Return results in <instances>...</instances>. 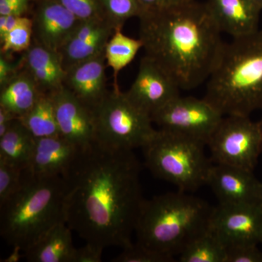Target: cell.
<instances>
[{
    "mask_svg": "<svg viewBox=\"0 0 262 262\" xmlns=\"http://www.w3.org/2000/svg\"><path fill=\"white\" fill-rule=\"evenodd\" d=\"M60 136L82 151L95 143L92 108L86 106L64 85L51 94Z\"/></svg>",
    "mask_w": 262,
    "mask_h": 262,
    "instance_id": "obj_12",
    "label": "cell"
},
{
    "mask_svg": "<svg viewBox=\"0 0 262 262\" xmlns=\"http://www.w3.org/2000/svg\"><path fill=\"white\" fill-rule=\"evenodd\" d=\"M105 63L106 58L103 53L67 70L63 85L92 110L102 101L108 91Z\"/></svg>",
    "mask_w": 262,
    "mask_h": 262,
    "instance_id": "obj_16",
    "label": "cell"
},
{
    "mask_svg": "<svg viewBox=\"0 0 262 262\" xmlns=\"http://www.w3.org/2000/svg\"><path fill=\"white\" fill-rule=\"evenodd\" d=\"M207 146L212 163L253 172L262 154L258 122H253L250 116H224Z\"/></svg>",
    "mask_w": 262,
    "mask_h": 262,
    "instance_id": "obj_8",
    "label": "cell"
},
{
    "mask_svg": "<svg viewBox=\"0 0 262 262\" xmlns=\"http://www.w3.org/2000/svg\"><path fill=\"white\" fill-rule=\"evenodd\" d=\"M75 251L72 229L61 222L24 253L29 262H73Z\"/></svg>",
    "mask_w": 262,
    "mask_h": 262,
    "instance_id": "obj_20",
    "label": "cell"
},
{
    "mask_svg": "<svg viewBox=\"0 0 262 262\" xmlns=\"http://www.w3.org/2000/svg\"><path fill=\"white\" fill-rule=\"evenodd\" d=\"M207 184L211 187L220 205L260 204L261 182L253 171L213 163Z\"/></svg>",
    "mask_w": 262,
    "mask_h": 262,
    "instance_id": "obj_13",
    "label": "cell"
},
{
    "mask_svg": "<svg viewBox=\"0 0 262 262\" xmlns=\"http://www.w3.org/2000/svg\"><path fill=\"white\" fill-rule=\"evenodd\" d=\"M66 185L61 176L40 177L29 168L21 186L0 205V234L10 246L26 251L61 222Z\"/></svg>",
    "mask_w": 262,
    "mask_h": 262,
    "instance_id": "obj_5",
    "label": "cell"
},
{
    "mask_svg": "<svg viewBox=\"0 0 262 262\" xmlns=\"http://www.w3.org/2000/svg\"><path fill=\"white\" fill-rule=\"evenodd\" d=\"M261 244H262V237H261Z\"/></svg>",
    "mask_w": 262,
    "mask_h": 262,
    "instance_id": "obj_42",
    "label": "cell"
},
{
    "mask_svg": "<svg viewBox=\"0 0 262 262\" xmlns=\"http://www.w3.org/2000/svg\"><path fill=\"white\" fill-rule=\"evenodd\" d=\"M106 18L116 29H122L128 19L139 17L141 8L137 0H101Z\"/></svg>",
    "mask_w": 262,
    "mask_h": 262,
    "instance_id": "obj_26",
    "label": "cell"
},
{
    "mask_svg": "<svg viewBox=\"0 0 262 262\" xmlns=\"http://www.w3.org/2000/svg\"><path fill=\"white\" fill-rule=\"evenodd\" d=\"M253 3H256V5L259 7L262 10V0H252Z\"/></svg>",
    "mask_w": 262,
    "mask_h": 262,
    "instance_id": "obj_39",
    "label": "cell"
},
{
    "mask_svg": "<svg viewBox=\"0 0 262 262\" xmlns=\"http://www.w3.org/2000/svg\"><path fill=\"white\" fill-rule=\"evenodd\" d=\"M22 249L18 246L13 247V251L10 253V256L3 260V262H18L20 261V258L24 257V253L21 255ZM24 252V251H23Z\"/></svg>",
    "mask_w": 262,
    "mask_h": 262,
    "instance_id": "obj_38",
    "label": "cell"
},
{
    "mask_svg": "<svg viewBox=\"0 0 262 262\" xmlns=\"http://www.w3.org/2000/svg\"><path fill=\"white\" fill-rule=\"evenodd\" d=\"M205 3L222 33L237 38L258 30L261 9L252 0H207Z\"/></svg>",
    "mask_w": 262,
    "mask_h": 262,
    "instance_id": "obj_17",
    "label": "cell"
},
{
    "mask_svg": "<svg viewBox=\"0 0 262 262\" xmlns=\"http://www.w3.org/2000/svg\"><path fill=\"white\" fill-rule=\"evenodd\" d=\"M32 19L34 42L58 53L80 22L58 0H39Z\"/></svg>",
    "mask_w": 262,
    "mask_h": 262,
    "instance_id": "obj_15",
    "label": "cell"
},
{
    "mask_svg": "<svg viewBox=\"0 0 262 262\" xmlns=\"http://www.w3.org/2000/svg\"><path fill=\"white\" fill-rule=\"evenodd\" d=\"M210 229L226 248L261 244L262 206L219 204L212 215Z\"/></svg>",
    "mask_w": 262,
    "mask_h": 262,
    "instance_id": "obj_10",
    "label": "cell"
},
{
    "mask_svg": "<svg viewBox=\"0 0 262 262\" xmlns=\"http://www.w3.org/2000/svg\"><path fill=\"white\" fill-rule=\"evenodd\" d=\"M223 117L205 98L179 96L151 117L159 129L192 138L207 145Z\"/></svg>",
    "mask_w": 262,
    "mask_h": 262,
    "instance_id": "obj_9",
    "label": "cell"
},
{
    "mask_svg": "<svg viewBox=\"0 0 262 262\" xmlns=\"http://www.w3.org/2000/svg\"><path fill=\"white\" fill-rule=\"evenodd\" d=\"M33 24L13 29L0 39L1 55L7 56L11 53H24L32 44Z\"/></svg>",
    "mask_w": 262,
    "mask_h": 262,
    "instance_id": "obj_27",
    "label": "cell"
},
{
    "mask_svg": "<svg viewBox=\"0 0 262 262\" xmlns=\"http://www.w3.org/2000/svg\"><path fill=\"white\" fill-rule=\"evenodd\" d=\"M138 18L145 56L179 89L190 91L208 80L225 42L206 3L192 0L170 9L143 10Z\"/></svg>",
    "mask_w": 262,
    "mask_h": 262,
    "instance_id": "obj_2",
    "label": "cell"
},
{
    "mask_svg": "<svg viewBox=\"0 0 262 262\" xmlns=\"http://www.w3.org/2000/svg\"><path fill=\"white\" fill-rule=\"evenodd\" d=\"M174 258L155 251L142 245L132 244L123 248L120 255L113 258L114 262H170Z\"/></svg>",
    "mask_w": 262,
    "mask_h": 262,
    "instance_id": "obj_29",
    "label": "cell"
},
{
    "mask_svg": "<svg viewBox=\"0 0 262 262\" xmlns=\"http://www.w3.org/2000/svg\"><path fill=\"white\" fill-rule=\"evenodd\" d=\"M23 67V61L20 63H12L5 58L4 56H0V88L4 87L8 82L18 75L20 67Z\"/></svg>",
    "mask_w": 262,
    "mask_h": 262,
    "instance_id": "obj_34",
    "label": "cell"
},
{
    "mask_svg": "<svg viewBox=\"0 0 262 262\" xmlns=\"http://www.w3.org/2000/svg\"><path fill=\"white\" fill-rule=\"evenodd\" d=\"M19 120L36 139L60 136L51 94L42 93L33 107Z\"/></svg>",
    "mask_w": 262,
    "mask_h": 262,
    "instance_id": "obj_23",
    "label": "cell"
},
{
    "mask_svg": "<svg viewBox=\"0 0 262 262\" xmlns=\"http://www.w3.org/2000/svg\"><path fill=\"white\" fill-rule=\"evenodd\" d=\"M204 98L223 116L262 110V31L224 43Z\"/></svg>",
    "mask_w": 262,
    "mask_h": 262,
    "instance_id": "obj_3",
    "label": "cell"
},
{
    "mask_svg": "<svg viewBox=\"0 0 262 262\" xmlns=\"http://www.w3.org/2000/svg\"><path fill=\"white\" fill-rule=\"evenodd\" d=\"M257 246L241 244L226 248V262H262V251Z\"/></svg>",
    "mask_w": 262,
    "mask_h": 262,
    "instance_id": "obj_31",
    "label": "cell"
},
{
    "mask_svg": "<svg viewBox=\"0 0 262 262\" xmlns=\"http://www.w3.org/2000/svg\"><path fill=\"white\" fill-rule=\"evenodd\" d=\"M18 118L13 114L7 110L6 108L0 106V138L5 135L12 124Z\"/></svg>",
    "mask_w": 262,
    "mask_h": 262,
    "instance_id": "obj_36",
    "label": "cell"
},
{
    "mask_svg": "<svg viewBox=\"0 0 262 262\" xmlns=\"http://www.w3.org/2000/svg\"><path fill=\"white\" fill-rule=\"evenodd\" d=\"M258 122V125H259L260 130H261V136H262V118H261V120H260V121ZM261 151H262V146H261Z\"/></svg>",
    "mask_w": 262,
    "mask_h": 262,
    "instance_id": "obj_41",
    "label": "cell"
},
{
    "mask_svg": "<svg viewBox=\"0 0 262 262\" xmlns=\"http://www.w3.org/2000/svg\"><path fill=\"white\" fill-rule=\"evenodd\" d=\"M80 20L106 18L101 0H58Z\"/></svg>",
    "mask_w": 262,
    "mask_h": 262,
    "instance_id": "obj_30",
    "label": "cell"
},
{
    "mask_svg": "<svg viewBox=\"0 0 262 262\" xmlns=\"http://www.w3.org/2000/svg\"><path fill=\"white\" fill-rule=\"evenodd\" d=\"M227 249L211 230L201 234L179 255L180 262H226Z\"/></svg>",
    "mask_w": 262,
    "mask_h": 262,
    "instance_id": "obj_25",
    "label": "cell"
},
{
    "mask_svg": "<svg viewBox=\"0 0 262 262\" xmlns=\"http://www.w3.org/2000/svg\"><path fill=\"white\" fill-rule=\"evenodd\" d=\"M95 142L113 149L144 148L157 130L150 115L134 106L119 88L108 91L96 107Z\"/></svg>",
    "mask_w": 262,
    "mask_h": 262,
    "instance_id": "obj_7",
    "label": "cell"
},
{
    "mask_svg": "<svg viewBox=\"0 0 262 262\" xmlns=\"http://www.w3.org/2000/svg\"><path fill=\"white\" fill-rule=\"evenodd\" d=\"M260 204L262 206V182H261V187H260Z\"/></svg>",
    "mask_w": 262,
    "mask_h": 262,
    "instance_id": "obj_40",
    "label": "cell"
},
{
    "mask_svg": "<svg viewBox=\"0 0 262 262\" xmlns=\"http://www.w3.org/2000/svg\"><path fill=\"white\" fill-rule=\"evenodd\" d=\"M115 29L106 18L80 20L58 53L66 71L104 53Z\"/></svg>",
    "mask_w": 262,
    "mask_h": 262,
    "instance_id": "obj_14",
    "label": "cell"
},
{
    "mask_svg": "<svg viewBox=\"0 0 262 262\" xmlns=\"http://www.w3.org/2000/svg\"><path fill=\"white\" fill-rule=\"evenodd\" d=\"M42 92L25 70L1 88L0 106L20 118L28 113L37 102Z\"/></svg>",
    "mask_w": 262,
    "mask_h": 262,
    "instance_id": "obj_21",
    "label": "cell"
},
{
    "mask_svg": "<svg viewBox=\"0 0 262 262\" xmlns=\"http://www.w3.org/2000/svg\"><path fill=\"white\" fill-rule=\"evenodd\" d=\"M180 91L175 81L163 69L144 56L135 80L125 94L134 106L151 117L180 96Z\"/></svg>",
    "mask_w": 262,
    "mask_h": 262,
    "instance_id": "obj_11",
    "label": "cell"
},
{
    "mask_svg": "<svg viewBox=\"0 0 262 262\" xmlns=\"http://www.w3.org/2000/svg\"><path fill=\"white\" fill-rule=\"evenodd\" d=\"M27 10L12 4L8 0H0V15H24Z\"/></svg>",
    "mask_w": 262,
    "mask_h": 262,
    "instance_id": "obj_37",
    "label": "cell"
},
{
    "mask_svg": "<svg viewBox=\"0 0 262 262\" xmlns=\"http://www.w3.org/2000/svg\"><path fill=\"white\" fill-rule=\"evenodd\" d=\"M82 150L61 136L36 139L29 170L40 177H63Z\"/></svg>",
    "mask_w": 262,
    "mask_h": 262,
    "instance_id": "obj_18",
    "label": "cell"
},
{
    "mask_svg": "<svg viewBox=\"0 0 262 262\" xmlns=\"http://www.w3.org/2000/svg\"><path fill=\"white\" fill-rule=\"evenodd\" d=\"M36 139L19 120L0 138V160L22 169L29 168Z\"/></svg>",
    "mask_w": 262,
    "mask_h": 262,
    "instance_id": "obj_22",
    "label": "cell"
},
{
    "mask_svg": "<svg viewBox=\"0 0 262 262\" xmlns=\"http://www.w3.org/2000/svg\"><path fill=\"white\" fill-rule=\"evenodd\" d=\"M143 47L144 44L140 38L134 39L127 37L122 33V29H115L106 44L104 52L107 66L114 72V88H119L117 79L120 71L134 61Z\"/></svg>",
    "mask_w": 262,
    "mask_h": 262,
    "instance_id": "obj_24",
    "label": "cell"
},
{
    "mask_svg": "<svg viewBox=\"0 0 262 262\" xmlns=\"http://www.w3.org/2000/svg\"><path fill=\"white\" fill-rule=\"evenodd\" d=\"M25 170L0 160V205L9 199L21 186Z\"/></svg>",
    "mask_w": 262,
    "mask_h": 262,
    "instance_id": "obj_28",
    "label": "cell"
},
{
    "mask_svg": "<svg viewBox=\"0 0 262 262\" xmlns=\"http://www.w3.org/2000/svg\"><path fill=\"white\" fill-rule=\"evenodd\" d=\"M215 207L179 190L144 201L135 232L138 244L171 257L210 228Z\"/></svg>",
    "mask_w": 262,
    "mask_h": 262,
    "instance_id": "obj_4",
    "label": "cell"
},
{
    "mask_svg": "<svg viewBox=\"0 0 262 262\" xmlns=\"http://www.w3.org/2000/svg\"><path fill=\"white\" fill-rule=\"evenodd\" d=\"M140 164L132 150L95 142L63 176L66 224L89 244L125 248L133 244L145 199Z\"/></svg>",
    "mask_w": 262,
    "mask_h": 262,
    "instance_id": "obj_1",
    "label": "cell"
},
{
    "mask_svg": "<svg viewBox=\"0 0 262 262\" xmlns=\"http://www.w3.org/2000/svg\"><path fill=\"white\" fill-rule=\"evenodd\" d=\"M103 251L99 246L86 243L83 247L76 248L73 262H101Z\"/></svg>",
    "mask_w": 262,
    "mask_h": 262,
    "instance_id": "obj_32",
    "label": "cell"
},
{
    "mask_svg": "<svg viewBox=\"0 0 262 262\" xmlns=\"http://www.w3.org/2000/svg\"><path fill=\"white\" fill-rule=\"evenodd\" d=\"M33 24V19L25 15H0V39L13 29Z\"/></svg>",
    "mask_w": 262,
    "mask_h": 262,
    "instance_id": "obj_33",
    "label": "cell"
},
{
    "mask_svg": "<svg viewBox=\"0 0 262 262\" xmlns=\"http://www.w3.org/2000/svg\"><path fill=\"white\" fill-rule=\"evenodd\" d=\"M22 61L24 70L32 77L40 92L51 94L63 87L67 71L56 52L34 42L24 52Z\"/></svg>",
    "mask_w": 262,
    "mask_h": 262,
    "instance_id": "obj_19",
    "label": "cell"
},
{
    "mask_svg": "<svg viewBox=\"0 0 262 262\" xmlns=\"http://www.w3.org/2000/svg\"><path fill=\"white\" fill-rule=\"evenodd\" d=\"M137 1L140 6L141 12L143 10L170 9V8L187 4L192 0H137Z\"/></svg>",
    "mask_w": 262,
    "mask_h": 262,
    "instance_id": "obj_35",
    "label": "cell"
},
{
    "mask_svg": "<svg viewBox=\"0 0 262 262\" xmlns=\"http://www.w3.org/2000/svg\"><path fill=\"white\" fill-rule=\"evenodd\" d=\"M206 146L203 141L158 129L142 149L146 166L155 177L190 193L207 184L213 163L205 154Z\"/></svg>",
    "mask_w": 262,
    "mask_h": 262,
    "instance_id": "obj_6",
    "label": "cell"
}]
</instances>
